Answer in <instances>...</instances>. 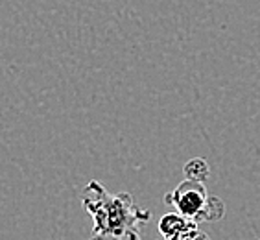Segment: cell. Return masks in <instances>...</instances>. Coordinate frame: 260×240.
Here are the masks:
<instances>
[{"instance_id":"obj_1","label":"cell","mask_w":260,"mask_h":240,"mask_svg":"<svg viewBox=\"0 0 260 240\" xmlns=\"http://www.w3.org/2000/svg\"><path fill=\"white\" fill-rule=\"evenodd\" d=\"M81 203L92 216L90 240H142V227L151 218L131 194H109L100 181H90L81 190Z\"/></svg>"},{"instance_id":"obj_2","label":"cell","mask_w":260,"mask_h":240,"mask_svg":"<svg viewBox=\"0 0 260 240\" xmlns=\"http://www.w3.org/2000/svg\"><path fill=\"white\" fill-rule=\"evenodd\" d=\"M166 205H172L175 213L200 225L203 222L221 220L225 215V205L220 198L210 196L205 185L200 181L185 179L165 196Z\"/></svg>"},{"instance_id":"obj_3","label":"cell","mask_w":260,"mask_h":240,"mask_svg":"<svg viewBox=\"0 0 260 240\" xmlns=\"http://www.w3.org/2000/svg\"><path fill=\"white\" fill-rule=\"evenodd\" d=\"M198 227V224L188 218H185L179 213H168L159 220V231L160 235L165 236V240H174L177 236H181L186 231Z\"/></svg>"},{"instance_id":"obj_4","label":"cell","mask_w":260,"mask_h":240,"mask_svg":"<svg viewBox=\"0 0 260 240\" xmlns=\"http://www.w3.org/2000/svg\"><path fill=\"white\" fill-rule=\"evenodd\" d=\"M185 175H186V179L203 183V181L209 179V175H210L209 163H207L205 159H201V157H194V159H190L185 165Z\"/></svg>"},{"instance_id":"obj_5","label":"cell","mask_w":260,"mask_h":240,"mask_svg":"<svg viewBox=\"0 0 260 240\" xmlns=\"http://www.w3.org/2000/svg\"><path fill=\"white\" fill-rule=\"evenodd\" d=\"M174 240H210V238L200 229V227H194V229L186 231V233H183V235L177 236V238H174Z\"/></svg>"}]
</instances>
